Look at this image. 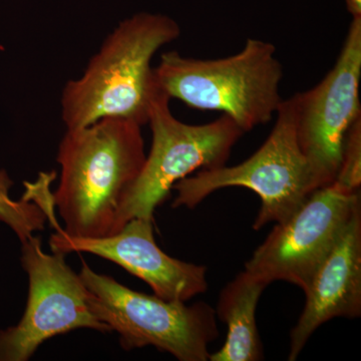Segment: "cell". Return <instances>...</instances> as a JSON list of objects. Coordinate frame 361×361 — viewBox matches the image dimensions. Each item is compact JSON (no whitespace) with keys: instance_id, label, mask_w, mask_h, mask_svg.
<instances>
[{"instance_id":"6da1fadb","label":"cell","mask_w":361,"mask_h":361,"mask_svg":"<svg viewBox=\"0 0 361 361\" xmlns=\"http://www.w3.org/2000/svg\"><path fill=\"white\" fill-rule=\"evenodd\" d=\"M146 156L142 126L132 121L104 118L66 130L59 147L61 180L52 194L63 231L80 238L111 236Z\"/></svg>"},{"instance_id":"7a4b0ae2","label":"cell","mask_w":361,"mask_h":361,"mask_svg":"<svg viewBox=\"0 0 361 361\" xmlns=\"http://www.w3.org/2000/svg\"><path fill=\"white\" fill-rule=\"evenodd\" d=\"M180 35L179 25L161 14L139 13L122 21L90 59L84 75L66 82L61 118L66 130L104 118L149 122L160 92L152 59Z\"/></svg>"},{"instance_id":"3957f363","label":"cell","mask_w":361,"mask_h":361,"mask_svg":"<svg viewBox=\"0 0 361 361\" xmlns=\"http://www.w3.org/2000/svg\"><path fill=\"white\" fill-rule=\"evenodd\" d=\"M154 73L169 99L196 110L221 111L244 133L271 122L283 102V68L275 45L264 40L248 39L238 54L217 59L165 52Z\"/></svg>"},{"instance_id":"277c9868","label":"cell","mask_w":361,"mask_h":361,"mask_svg":"<svg viewBox=\"0 0 361 361\" xmlns=\"http://www.w3.org/2000/svg\"><path fill=\"white\" fill-rule=\"evenodd\" d=\"M276 116L264 144L243 163L204 169L176 183L173 207L194 208L217 190L243 187L255 192L261 200L254 229L290 218L315 189L297 140L294 97L283 99Z\"/></svg>"},{"instance_id":"5b68a950","label":"cell","mask_w":361,"mask_h":361,"mask_svg":"<svg viewBox=\"0 0 361 361\" xmlns=\"http://www.w3.org/2000/svg\"><path fill=\"white\" fill-rule=\"evenodd\" d=\"M80 276L89 291L90 310L126 350L155 346L180 361L209 360L208 346L219 336L216 313L206 303L187 306L132 290L82 262Z\"/></svg>"},{"instance_id":"8992f818","label":"cell","mask_w":361,"mask_h":361,"mask_svg":"<svg viewBox=\"0 0 361 361\" xmlns=\"http://www.w3.org/2000/svg\"><path fill=\"white\" fill-rule=\"evenodd\" d=\"M170 101L161 92L152 104L149 122L151 151L135 182L123 196L113 234L135 218L154 220V212L168 198L176 183L197 170L225 165L233 147L245 133L230 116L205 125L177 120Z\"/></svg>"},{"instance_id":"52a82bcc","label":"cell","mask_w":361,"mask_h":361,"mask_svg":"<svg viewBox=\"0 0 361 361\" xmlns=\"http://www.w3.org/2000/svg\"><path fill=\"white\" fill-rule=\"evenodd\" d=\"M28 275L27 303L20 322L0 330V361H27L44 342L71 330L111 332L90 310L89 291L66 255L45 253L39 237L21 242Z\"/></svg>"},{"instance_id":"ba28073f","label":"cell","mask_w":361,"mask_h":361,"mask_svg":"<svg viewBox=\"0 0 361 361\" xmlns=\"http://www.w3.org/2000/svg\"><path fill=\"white\" fill-rule=\"evenodd\" d=\"M361 18H353L336 65L312 89L294 94L299 147L314 189L336 180L344 140L361 118Z\"/></svg>"},{"instance_id":"9c48e42d","label":"cell","mask_w":361,"mask_h":361,"mask_svg":"<svg viewBox=\"0 0 361 361\" xmlns=\"http://www.w3.org/2000/svg\"><path fill=\"white\" fill-rule=\"evenodd\" d=\"M360 204V190L336 180L316 189L290 218L277 223L245 270L267 285L286 281L305 291Z\"/></svg>"},{"instance_id":"30bf717a","label":"cell","mask_w":361,"mask_h":361,"mask_svg":"<svg viewBox=\"0 0 361 361\" xmlns=\"http://www.w3.org/2000/svg\"><path fill=\"white\" fill-rule=\"evenodd\" d=\"M153 221L135 218L116 234L101 238L70 236L59 225L49 238V246L54 253L85 252L122 266L165 300L186 302L206 292L205 266L178 260L161 251L154 237Z\"/></svg>"},{"instance_id":"8fae6325","label":"cell","mask_w":361,"mask_h":361,"mask_svg":"<svg viewBox=\"0 0 361 361\" xmlns=\"http://www.w3.org/2000/svg\"><path fill=\"white\" fill-rule=\"evenodd\" d=\"M306 303L291 331L288 360L294 361L323 323L361 314V207L356 206L341 236L304 291Z\"/></svg>"},{"instance_id":"7c38bea8","label":"cell","mask_w":361,"mask_h":361,"mask_svg":"<svg viewBox=\"0 0 361 361\" xmlns=\"http://www.w3.org/2000/svg\"><path fill=\"white\" fill-rule=\"evenodd\" d=\"M268 285L244 270L220 293L217 315L227 325L224 345L209 356L211 361H258L263 346L256 324V308Z\"/></svg>"},{"instance_id":"4fadbf2b","label":"cell","mask_w":361,"mask_h":361,"mask_svg":"<svg viewBox=\"0 0 361 361\" xmlns=\"http://www.w3.org/2000/svg\"><path fill=\"white\" fill-rule=\"evenodd\" d=\"M13 180L4 170H0V222L8 226L20 242L33 236L35 232L44 230L47 215L44 209L33 200L20 201L11 197Z\"/></svg>"},{"instance_id":"5bb4252c","label":"cell","mask_w":361,"mask_h":361,"mask_svg":"<svg viewBox=\"0 0 361 361\" xmlns=\"http://www.w3.org/2000/svg\"><path fill=\"white\" fill-rule=\"evenodd\" d=\"M336 182L350 191H360L361 185V118L351 126L345 140L341 169Z\"/></svg>"},{"instance_id":"9a60e30c","label":"cell","mask_w":361,"mask_h":361,"mask_svg":"<svg viewBox=\"0 0 361 361\" xmlns=\"http://www.w3.org/2000/svg\"><path fill=\"white\" fill-rule=\"evenodd\" d=\"M348 13L353 18H361V0H345Z\"/></svg>"}]
</instances>
